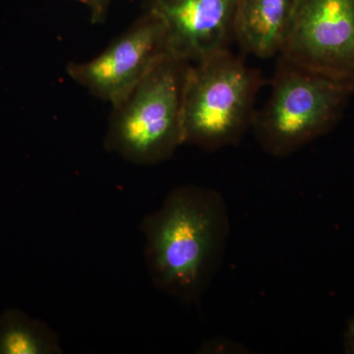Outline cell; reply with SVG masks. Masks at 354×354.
Returning a JSON list of instances; mask_svg holds the SVG:
<instances>
[{
	"instance_id": "6da1fadb",
	"label": "cell",
	"mask_w": 354,
	"mask_h": 354,
	"mask_svg": "<svg viewBox=\"0 0 354 354\" xmlns=\"http://www.w3.org/2000/svg\"><path fill=\"white\" fill-rule=\"evenodd\" d=\"M141 230L153 286L185 304L199 301L220 268L230 234L220 193L197 185L174 188L145 216Z\"/></svg>"
},
{
	"instance_id": "7a4b0ae2",
	"label": "cell",
	"mask_w": 354,
	"mask_h": 354,
	"mask_svg": "<svg viewBox=\"0 0 354 354\" xmlns=\"http://www.w3.org/2000/svg\"><path fill=\"white\" fill-rule=\"evenodd\" d=\"M353 95L354 82L278 55L269 99L256 109L251 129L266 153L286 157L330 132Z\"/></svg>"
},
{
	"instance_id": "3957f363",
	"label": "cell",
	"mask_w": 354,
	"mask_h": 354,
	"mask_svg": "<svg viewBox=\"0 0 354 354\" xmlns=\"http://www.w3.org/2000/svg\"><path fill=\"white\" fill-rule=\"evenodd\" d=\"M190 62L169 53L113 106L104 148L133 164L169 160L185 144L183 97Z\"/></svg>"
},
{
	"instance_id": "277c9868",
	"label": "cell",
	"mask_w": 354,
	"mask_h": 354,
	"mask_svg": "<svg viewBox=\"0 0 354 354\" xmlns=\"http://www.w3.org/2000/svg\"><path fill=\"white\" fill-rule=\"evenodd\" d=\"M262 73L230 50L190 64L183 97L185 144L216 151L236 145L252 127Z\"/></svg>"
},
{
	"instance_id": "5b68a950",
	"label": "cell",
	"mask_w": 354,
	"mask_h": 354,
	"mask_svg": "<svg viewBox=\"0 0 354 354\" xmlns=\"http://www.w3.org/2000/svg\"><path fill=\"white\" fill-rule=\"evenodd\" d=\"M171 53L164 21L149 8L99 55L67 65V75L90 94L109 102L122 101Z\"/></svg>"
},
{
	"instance_id": "8992f818",
	"label": "cell",
	"mask_w": 354,
	"mask_h": 354,
	"mask_svg": "<svg viewBox=\"0 0 354 354\" xmlns=\"http://www.w3.org/2000/svg\"><path fill=\"white\" fill-rule=\"evenodd\" d=\"M279 55L323 75L354 82V0H297Z\"/></svg>"
},
{
	"instance_id": "52a82bcc",
	"label": "cell",
	"mask_w": 354,
	"mask_h": 354,
	"mask_svg": "<svg viewBox=\"0 0 354 354\" xmlns=\"http://www.w3.org/2000/svg\"><path fill=\"white\" fill-rule=\"evenodd\" d=\"M239 0H151L150 8L164 21L172 55L190 64L234 43Z\"/></svg>"
},
{
	"instance_id": "ba28073f",
	"label": "cell",
	"mask_w": 354,
	"mask_h": 354,
	"mask_svg": "<svg viewBox=\"0 0 354 354\" xmlns=\"http://www.w3.org/2000/svg\"><path fill=\"white\" fill-rule=\"evenodd\" d=\"M297 0H239L234 41L242 53L278 57L290 31Z\"/></svg>"
},
{
	"instance_id": "9c48e42d",
	"label": "cell",
	"mask_w": 354,
	"mask_h": 354,
	"mask_svg": "<svg viewBox=\"0 0 354 354\" xmlns=\"http://www.w3.org/2000/svg\"><path fill=\"white\" fill-rule=\"evenodd\" d=\"M57 335L43 321L18 308L0 314V354H60Z\"/></svg>"
},
{
	"instance_id": "30bf717a",
	"label": "cell",
	"mask_w": 354,
	"mask_h": 354,
	"mask_svg": "<svg viewBox=\"0 0 354 354\" xmlns=\"http://www.w3.org/2000/svg\"><path fill=\"white\" fill-rule=\"evenodd\" d=\"M76 1L88 7L93 24H101L106 20L109 6L113 0H76Z\"/></svg>"
},
{
	"instance_id": "8fae6325",
	"label": "cell",
	"mask_w": 354,
	"mask_h": 354,
	"mask_svg": "<svg viewBox=\"0 0 354 354\" xmlns=\"http://www.w3.org/2000/svg\"><path fill=\"white\" fill-rule=\"evenodd\" d=\"M346 344H348V351L354 353V318L351 321L348 326V333H346Z\"/></svg>"
}]
</instances>
